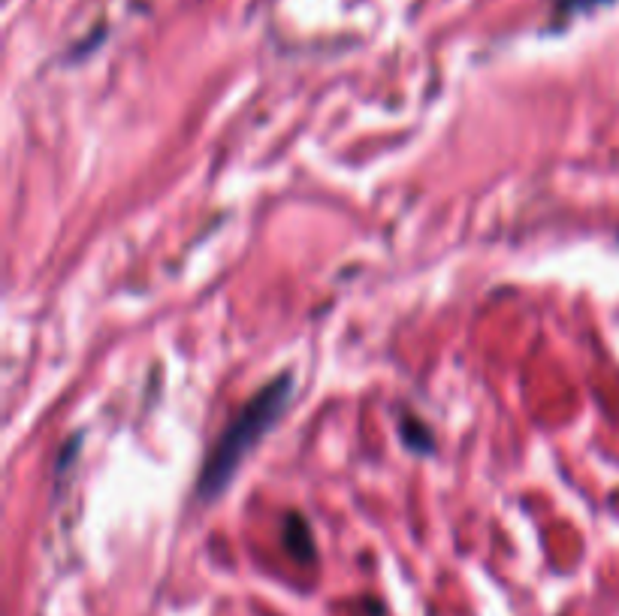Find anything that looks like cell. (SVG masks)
Masks as SVG:
<instances>
[{"instance_id":"cell-2","label":"cell","mask_w":619,"mask_h":616,"mask_svg":"<svg viewBox=\"0 0 619 616\" xmlns=\"http://www.w3.org/2000/svg\"><path fill=\"white\" fill-rule=\"evenodd\" d=\"M284 550L296 559V562H312L315 559V541H312V529L299 514H290L284 520Z\"/></svg>"},{"instance_id":"cell-3","label":"cell","mask_w":619,"mask_h":616,"mask_svg":"<svg viewBox=\"0 0 619 616\" xmlns=\"http://www.w3.org/2000/svg\"><path fill=\"white\" fill-rule=\"evenodd\" d=\"M420 429H423V426H420L417 420H405V423H402V435H405V441H408L414 450H429V447H432V438H429L426 432L420 435Z\"/></svg>"},{"instance_id":"cell-1","label":"cell","mask_w":619,"mask_h":616,"mask_svg":"<svg viewBox=\"0 0 619 616\" xmlns=\"http://www.w3.org/2000/svg\"><path fill=\"white\" fill-rule=\"evenodd\" d=\"M290 393H293V378L290 375H281L275 378L272 384H266L254 399H248L242 405V411L236 414V420L224 429V435L218 438V444L212 447L206 466H203V475H200V484H197V496L200 502H212L218 499L227 484L233 481L236 469L242 466V459L248 456V450L275 426V420L284 414L287 402H290Z\"/></svg>"}]
</instances>
